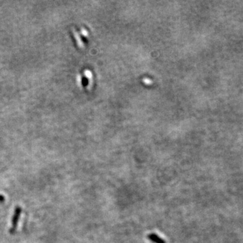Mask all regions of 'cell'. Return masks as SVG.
<instances>
[{
    "label": "cell",
    "instance_id": "cell-1",
    "mask_svg": "<svg viewBox=\"0 0 243 243\" xmlns=\"http://www.w3.org/2000/svg\"><path fill=\"white\" fill-rule=\"evenodd\" d=\"M148 238L155 243H165V241L163 239H161L159 236L155 234H149L148 236Z\"/></svg>",
    "mask_w": 243,
    "mask_h": 243
}]
</instances>
